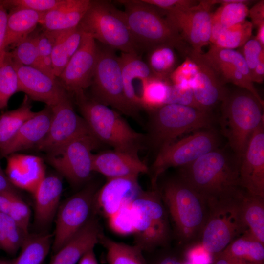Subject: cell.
<instances>
[{
    "mask_svg": "<svg viewBox=\"0 0 264 264\" xmlns=\"http://www.w3.org/2000/svg\"><path fill=\"white\" fill-rule=\"evenodd\" d=\"M243 191L240 188L232 195L207 203L208 215L200 244L209 254L220 253L248 230L241 210Z\"/></svg>",
    "mask_w": 264,
    "mask_h": 264,
    "instance_id": "cell-8",
    "label": "cell"
},
{
    "mask_svg": "<svg viewBox=\"0 0 264 264\" xmlns=\"http://www.w3.org/2000/svg\"><path fill=\"white\" fill-rule=\"evenodd\" d=\"M242 47V54L251 74L258 65L261 57L264 55V47L255 37H251Z\"/></svg>",
    "mask_w": 264,
    "mask_h": 264,
    "instance_id": "cell-49",
    "label": "cell"
},
{
    "mask_svg": "<svg viewBox=\"0 0 264 264\" xmlns=\"http://www.w3.org/2000/svg\"><path fill=\"white\" fill-rule=\"evenodd\" d=\"M108 218L110 228L117 234L126 236L134 234V221L131 204L123 207Z\"/></svg>",
    "mask_w": 264,
    "mask_h": 264,
    "instance_id": "cell-44",
    "label": "cell"
},
{
    "mask_svg": "<svg viewBox=\"0 0 264 264\" xmlns=\"http://www.w3.org/2000/svg\"><path fill=\"white\" fill-rule=\"evenodd\" d=\"M253 24L246 20L237 24L222 29L212 43L218 47L234 49L242 46L251 37Z\"/></svg>",
    "mask_w": 264,
    "mask_h": 264,
    "instance_id": "cell-38",
    "label": "cell"
},
{
    "mask_svg": "<svg viewBox=\"0 0 264 264\" xmlns=\"http://www.w3.org/2000/svg\"><path fill=\"white\" fill-rule=\"evenodd\" d=\"M91 0H64L54 9L43 14L40 24L44 29L57 32L77 27Z\"/></svg>",
    "mask_w": 264,
    "mask_h": 264,
    "instance_id": "cell-27",
    "label": "cell"
},
{
    "mask_svg": "<svg viewBox=\"0 0 264 264\" xmlns=\"http://www.w3.org/2000/svg\"><path fill=\"white\" fill-rule=\"evenodd\" d=\"M180 104L201 109L194 98L190 86L170 84L165 102V104Z\"/></svg>",
    "mask_w": 264,
    "mask_h": 264,
    "instance_id": "cell-46",
    "label": "cell"
},
{
    "mask_svg": "<svg viewBox=\"0 0 264 264\" xmlns=\"http://www.w3.org/2000/svg\"><path fill=\"white\" fill-rule=\"evenodd\" d=\"M51 108L49 129L45 138L36 147L38 150L47 153L77 138L92 134L83 118L74 110L68 93Z\"/></svg>",
    "mask_w": 264,
    "mask_h": 264,
    "instance_id": "cell-15",
    "label": "cell"
},
{
    "mask_svg": "<svg viewBox=\"0 0 264 264\" xmlns=\"http://www.w3.org/2000/svg\"><path fill=\"white\" fill-rule=\"evenodd\" d=\"M211 7L207 0H200L197 5L189 8L163 11L184 41L195 52L202 53V48L210 43Z\"/></svg>",
    "mask_w": 264,
    "mask_h": 264,
    "instance_id": "cell-14",
    "label": "cell"
},
{
    "mask_svg": "<svg viewBox=\"0 0 264 264\" xmlns=\"http://www.w3.org/2000/svg\"><path fill=\"white\" fill-rule=\"evenodd\" d=\"M221 102V132L240 160L252 133L264 122V103L241 88L228 91Z\"/></svg>",
    "mask_w": 264,
    "mask_h": 264,
    "instance_id": "cell-5",
    "label": "cell"
},
{
    "mask_svg": "<svg viewBox=\"0 0 264 264\" xmlns=\"http://www.w3.org/2000/svg\"><path fill=\"white\" fill-rule=\"evenodd\" d=\"M12 62L18 77L19 92L25 93L29 99L51 107L68 94L57 78L52 77L36 68Z\"/></svg>",
    "mask_w": 264,
    "mask_h": 264,
    "instance_id": "cell-19",
    "label": "cell"
},
{
    "mask_svg": "<svg viewBox=\"0 0 264 264\" xmlns=\"http://www.w3.org/2000/svg\"><path fill=\"white\" fill-rule=\"evenodd\" d=\"M157 188L180 238L188 241L201 233L208 215L203 197L179 176L166 180Z\"/></svg>",
    "mask_w": 264,
    "mask_h": 264,
    "instance_id": "cell-6",
    "label": "cell"
},
{
    "mask_svg": "<svg viewBox=\"0 0 264 264\" xmlns=\"http://www.w3.org/2000/svg\"><path fill=\"white\" fill-rule=\"evenodd\" d=\"M257 28V34L255 38L261 45L264 47V24L260 25Z\"/></svg>",
    "mask_w": 264,
    "mask_h": 264,
    "instance_id": "cell-59",
    "label": "cell"
},
{
    "mask_svg": "<svg viewBox=\"0 0 264 264\" xmlns=\"http://www.w3.org/2000/svg\"><path fill=\"white\" fill-rule=\"evenodd\" d=\"M9 190H14V186L9 181L0 164V192Z\"/></svg>",
    "mask_w": 264,
    "mask_h": 264,
    "instance_id": "cell-58",
    "label": "cell"
},
{
    "mask_svg": "<svg viewBox=\"0 0 264 264\" xmlns=\"http://www.w3.org/2000/svg\"><path fill=\"white\" fill-rule=\"evenodd\" d=\"M90 185L66 199L59 207L52 249L57 252L90 219L96 193Z\"/></svg>",
    "mask_w": 264,
    "mask_h": 264,
    "instance_id": "cell-13",
    "label": "cell"
},
{
    "mask_svg": "<svg viewBox=\"0 0 264 264\" xmlns=\"http://www.w3.org/2000/svg\"><path fill=\"white\" fill-rule=\"evenodd\" d=\"M54 33L52 64L53 74L58 78L79 47L83 31L78 26L71 30Z\"/></svg>",
    "mask_w": 264,
    "mask_h": 264,
    "instance_id": "cell-31",
    "label": "cell"
},
{
    "mask_svg": "<svg viewBox=\"0 0 264 264\" xmlns=\"http://www.w3.org/2000/svg\"><path fill=\"white\" fill-rule=\"evenodd\" d=\"M55 33L44 29L36 33V42L43 71L52 77H55L52 64V53L55 42Z\"/></svg>",
    "mask_w": 264,
    "mask_h": 264,
    "instance_id": "cell-43",
    "label": "cell"
},
{
    "mask_svg": "<svg viewBox=\"0 0 264 264\" xmlns=\"http://www.w3.org/2000/svg\"><path fill=\"white\" fill-rule=\"evenodd\" d=\"M19 92L18 75L8 53L0 65V111L7 107L13 95Z\"/></svg>",
    "mask_w": 264,
    "mask_h": 264,
    "instance_id": "cell-40",
    "label": "cell"
},
{
    "mask_svg": "<svg viewBox=\"0 0 264 264\" xmlns=\"http://www.w3.org/2000/svg\"><path fill=\"white\" fill-rule=\"evenodd\" d=\"M198 66L188 57L170 75L172 84L178 85L190 86V83L198 72Z\"/></svg>",
    "mask_w": 264,
    "mask_h": 264,
    "instance_id": "cell-47",
    "label": "cell"
},
{
    "mask_svg": "<svg viewBox=\"0 0 264 264\" xmlns=\"http://www.w3.org/2000/svg\"><path fill=\"white\" fill-rule=\"evenodd\" d=\"M154 264H184L176 256L166 255L158 259Z\"/></svg>",
    "mask_w": 264,
    "mask_h": 264,
    "instance_id": "cell-57",
    "label": "cell"
},
{
    "mask_svg": "<svg viewBox=\"0 0 264 264\" xmlns=\"http://www.w3.org/2000/svg\"><path fill=\"white\" fill-rule=\"evenodd\" d=\"M241 206L243 221L248 230L264 244V198L243 190Z\"/></svg>",
    "mask_w": 264,
    "mask_h": 264,
    "instance_id": "cell-33",
    "label": "cell"
},
{
    "mask_svg": "<svg viewBox=\"0 0 264 264\" xmlns=\"http://www.w3.org/2000/svg\"><path fill=\"white\" fill-rule=\"evenodd\" d=\"M202 53H197L191 49L186 56L194 61L198 68L190 86L194 98L199 107L211 111L213 107L222 101L228 91L204 59Z\"/></svg>",
    "mask_w": 264,
    "mask_h": 264,
    "instance_id": "cell-20",
    "label": "cell"
},
{
    "mask_svg": "<svg viewBox=\"0 0 264 264\" xmlns=\"http://www.w3.org/2000/svg\"><path fill=\"white\" fill-rule=\"evenodd\" d=\"M143 2L162 10L168 11L189 8L197 5L199 1L193 0H142Z\"/></svg>",
    "mask_w": 264,
    "mask_h": 264,
    "instance_id": "cell-50",
    "label": "cell"
},
{
    "mask_svg": "<svg viewBox=\"0 0 264 264\" xmlns=\"http://www.w3.org/2000/svg\"><path fill=\"white\" fill-rule=\"evenodd\" d=\"M43 14L25 8H11L7 18L5 48L15 46L33 32Z\"/></svg>",
    "mask_w": 264,
    "mask_h": 264,
    "instance_id": "cell-29",
    "label": "cell"
},
{
    "mask_svg": "<svg viewBox=\"0 0 264 264\" xmlns=\"http://www.w3.org/2000/svg\"><path fill=\"white\" fill-rule=\"evenodd\" d=\"M13 261H6L0 260V264H13Z\"/></svg>",
    "mask_w": 264,
    "mask_h": 264,
    "instance_id": "cell-60",
    "label": "cell"
},
{
    "mask_svg": "<svg viewBox=\"0 0 264 264\" xmlns=\"http://www.w3.org/2000/svg\"><path fill=\"white\" fill-rule=\"evenodd\" d=\"M93 172L108 179L120 177H138L140 174L149 173V168L139 157L115 150L93 154Z\"/></svg>",
    "mask_w": 264,
    "mask_h": 264,
    "instance_id": "cell-23",
    "label": "cell"
},
{
    "mask_svg": "<svg viewBox=\"0 0 264 264\" xmlns=\"http://www.w3.org/2000/svg\"><path fill=\"white\" fill-rule=\"evenodd\" d=\"M99 242L106 250L109 264H147L143 251L137 245L116 242L103 233L100 236Z\"/></svg>",
    "mask_w": 264,
    "mask_h": 264,
    "instance_id": "cell-35",
    "label": "cell"
},
{
    "mask_svg": "<svg viewBox=\"0 0 264 264\" xmlns=\"http://www.w3.org/2000/svg\"><path fill=\"white\" fill-rule=\"evenodd\" d=\"M12 60L18 64L39 69L44 72L36 42V33L32 32L8 52Z\"/></svg>",
    "mask_w": 264,
    "mask_h": 264,
    "instance_id": "cell-41",
    "label": "cell"
},
{
    "mask_svg": "<svg viewBox=\"0 0 264 264\" xmlns=\"http://www.w3.org/2000/svg\"><path fill=\"white\" fill-rule=\"evenodd\" d=\"M142 190L138 177L108 179L107 183L96 192L94 203L99 211L109 218L131 204Z\"/></svg>",
    "mask_w": 264,
    "mask_h": 264,
    "instance_id": "cell-21",
    "label": "cell"
},
{
    "mask_svg": "<svg viewBox=\"0 0 264 264\" xmlns=\"http://www.w3.org/2000/svg\"><path fill=\"white\" fill-rule=\"evenodd\" d=\"M92 98L117 111L135 119L138 112L128 102L124 92L119 57L108 46L98 47L97 62L92 81Z\"/></svg>",
    "mask_w": 264,
    "mask_h": 264,
    "instance_id": "cell-10",
    "label": "cell"
},
{
    "mask_svg": "<svg viewBox=\"0 0 264 264\" xmlns=\"http://www.w3.org/2000/svg\"><path fill=\"white\" fill-rule=\"evenodd\" d=\"M96 219L91 217L85 225L52 258L49 264H76L88 250L94 249L102 233Z\"/></svg>",
    "mask_w": 264,
    "mask_h": 264,
    "instance_id": "cell-26",
    "label": "cell"
},
{
    "mask_svg": "<svg viewBox=\"0 0 264 264\" xmlns=\"http://www.w3.org/2000/svg\"><path fill=\"white\" fill-rule=\"evenodd\" d=\"M79 27L112 49L138 54L141 49L130 30L124 11L116 8L110 1L91 0Z\"/></svg>",
    "mask_w": 264,
    "mask_h": 264,
    "instance_id": "cell-7",
    "label": "cell"
},
{
    "mask_svg": "<svg viewBox=\"0 0 264 264\" xmlns=\"http://www.w3.org/2000/svg\"><path fill=\"white\" fill-rule=\"evenodd\" d=\"M29 235L26 234L8 215L0 213V249L9 254H14L22 247Z\"/></svg>",
    "mask_w": 264,
    "mask_h": 264,
    "instance_id": "cell-37",
    "label": "cell"
},
{
    "mask_svg": "<svg viewBox=\"0 0 264 264\" xmlns=\"http://www.w3.org/2000/svg\"><path fill=\"white\" fill-rule=\"evenodd\" d=\"M7 157L5 174L13 186L34 194L45 176L44 161L41 157L14 153Z\"/></svg>",
    "mask_w": 264,
    "mask_h": 264,
    "instance_id": "cell-22",
    "label": "cell"
},
{
    "mask_svg": "<svg viewBox=\"0 0 264 264\" xmlns=\"http://www.w3.org/2000/svg\"><path fill=\"white\" fill-rule=\"evenodd\" d=\"M251 79L253 83H261L264 78V55H263L260 61L250 74Z\"/></svg>",
    "mask_w": 264,
    "mask_h": 264,
    "instance_id": "cell-54",
    "label": "cell"
},
{
    "mask_svg": "<svg viewBox=\"0 0 264 264\" xmlns=\"http://www.w3.org/2000/svg\"><path fill=\"white\" fill-rule=\"evenodd\" d=\"M202 55L223 85L231 83L249 91L264 103L251 81L249 70L242 53L212 44L209 50Z\"/></svg>",
    "mask_w": 264,
    "mask_h": 264,
    "instance_id": "cell-17",
    "label": "cell"
},
{
    "mask_svg": "<svg viewBox=\"0 0 264 264\" xmlns=\"http://www.w3.org/2000/svg\"><path fill=\"white\" fill-rule=\"evenodd\" d=\"M250 0H237L221 5L212 16V43L223 29L237 24L245 20L249 13L247 3Z\"/></svg>",
    "mask_w": 264,
    "mask_h": 264,
    "instance_id": "cell-34",
    "label": "cell"
},
{
    "mask_svg": "<svg viewBox=\"0 0 264 264\" xmlns=\"http://www.w3.org/2000/svg\"><path fill=\"white\" fill-rule=\"evenodd\" d=\"M176 63L174 48L162 46L150 50L147 64L155 76L165 79L173 72Z\"/></svg>",
    "mask_w": 264,
    "mask_h": 264,
    "instance_id": "cell-42",
    "label": "cell"
},
{
    "mask_svg": "<svg viewBox=\"0 0 264 264\" xmlns=\"http://www.w3.org/2000/svg\"><path fill=\"white\" fill-rule=\"evenodd\" d=\"M35 113L32 110L29 98L25 95L19 107L0 115V150L12 140L22 125Z\"/></svg>",
    "mask_w": 264,
    "mask_h": 264,
    "instance_id": "cell-32",
    "label": "cell"
},
{
    "mask_svg": "<svg viewBox=\"0 0 264 264\" xmlns=\"http://www.w3.org/2000/svg\"><path fill=\"white\" fill-rule=\"evenodd\" d=\"M219 144L217 133L209 128L197 131L161 149L149 169L153 188L157 186L159 176L168 169L187 165L218 148Z\"/></svg>",
    "mask_w": 264,
    "mask_h": 264,
    "instance_id": "cell-11",
    "label": "cell"
},
{
    "mask_svg": "<svg viewBox=\"0 0 264 264\" xmlns=\"http://www.w3.org/2000/svg\"><path fill=\"white\" fill-rule=\"evenodd\" d=\"M148 112L146 145L158 152L183 134L211 128L214 122L211 111L180 104H167Z\"/></svg>",
    "mask_w": 264,
    "mask_h": 264,
    "instance_id": "cell-4",
    "label": "cell"
},
{
    "mask_svg": "<svg viewBox=\"0 0 264 264\" xmlns=\"http://www.w3.org/2000/svg\"><path fill=\"white\" fill-rule=\"evenodd\" d=\"M18 196L15 190L0 192V213L8 214L12 203Z\"/></svg>",
    "mask_w": 264,
    "mask_h": 264,
    "instance_id": "cell-52",
    "label": "cell"
},
{
    "mask_svg": "<svg viewBox=\"0 0 264 264\" xmlns=\"http://www.w3.org/2000/svg\"><path fill=\"white\" fill-rule=\"evenodd\" d=\"M131 207L134 221V245L143 251L167 245L170 236L168 212L157 187L142 190Z\"/></svg>",
    "mask_w": 264,
    "mask_h": 264,
    "instance_id": "cell-9",
    "label": "cell"
},
{
    "mask_svg": "<svg viewBox=\"0 0 264 264\" xmlns=\"http://www.w3.org/2000/svg\"><path fill=\"white\" fill-rule=\"evenodd\" d=\"M52 118L50 107L46 106L43 110L28 119L21 127L12 140L0 150L2 156L32 147H36L46 135Z\"/></svg>",
    "mask_w": 264,
    "mask_h": 264,
    "instance_id": "cell-24",
    "label": "cell"
},
{
    "mask_svg": "<svg viewBox=\"0 0 264 264\" xmlns=\"http://www.w3.org/2000/svg\"><path fill=\"white\" fill-rule=\"evenodd\" d=\"M240 160L218 148L180 167L179 176L206 200L229 197L239 186Z\"/></svg>",
    "mask_w": 264,
    "mask_h": 264,
    "instance_id": "cell-1",
    "label": "cell"
},
{
    "mask_svg": "<svg viewBox=\"0 0 264 264\" xmlns=\"http://www.w3.org/2000/svg\"><path fill=\"white\" fill-rule=\"evenodd\" d=\"M221 253L243 264H264V244L248 230L234 240Z\"/></svg>",
    "mask_w": 264,
    "mask_h": 264,
    "instance_id": "cell-30",
    "label": "cell"
},
{
    "mask_svg": "<svg viewBox=\"0 0 264 264\" xmlns=\"http://www.w3.org/2000/svg\"><path fill=\"white\" fill-rule=\"evenodd\" d=\"M100 143L92 134L84 135L47 153L46 159L72 184L80 185L93 172L92 152Z\"/></svg>",
    "mask_w": 264,
    "mask_h": 264,
    "instance_id": "cell-12",
    "label": "cell"
},
{
    "mask_svg": "<svg viewBox=\"0 0 264 264\" xmlns=\"http://www.w3.org/2000/svg\"><path fill=\"white\" fill-rule=\"evenodd\" d=\"M119 59L126 97L139 111L141 109L140 97L143 86L149 79L156 76L138 54L121 52Z\"/></svg>",
    "mask_w": 264,
    "mask_h": 264,
    "instance_id": "cell-25",
    "label": "cell"
},
{
    "mask_svg": "<svg viewBox=\"0 0 264 264\" xmlns=\"http://www.w3.org/2000/svg\"><path fill=\"white\" fill-rule=\"evenodd\" d=\"M239 186L264 198V122L253 132L240 159Z\"/></svg>",
    "mask_w": 264,
    "mask_h": 264,
    "instance_id": "cell-18",
    "label": "cell"
},
{
    "mask_svg": "<svg viewBox=\"0 0 264 264\" xmlns=\"http://www.w3.org/2000/svg\"><path fill=\"white\" fill-rule=\"evenodd\" d=\"M210 264H243L223 254L220 253L214 256Z\"/></svg>",
    "mask_w": 264,
    "mask_h": 264,
    "instance_id": "cell-55",
    "label": "cell"
},
{
    "mask_svg": "<svg viewBox=\"0 0 264 264\" xmlns=\"http://www.w3.org/2000/svg\"><path fill=\"white\" fill-rule=\"evenodd\" d=\"M8 215L27 235L31 216V211L27 204L18 196L12 203Z\"/></svg>",
    "mask_w": 264,
    "mask_h": 264,
    "instance_id": "cell-48",
    "label": "cell"
},
{
    "mask_svg": "<svg viewBox=\"0 0 264 264\" xmlns=\"http://www.w3.org/2000/svg\"><path fill=\"white\" fill-rule=\"evenodd\" d=\"M124 11L130 30L140 48L150 50L159 46L176 48L186 56L192 49L177 30L156 7L142 0H117Z\"/></svg>",
    "mask_w": 264,
    "mask_h": 264,
    "instance_id": "cell-3",
    "label": "cell"
},
{
    "mask_svg": "<svg viewBox=\"0 0 264 264\" xmlns=\"http://www.w3.org/2000/svg\"><path fill=\"white\" fill-rule=\"evenodd\" d=\"M62 190V181L57 176H45L42 181L33 195L37 224L45 226L51 221L58 208Z\"/></svg>",
    "mask_w": 264,
    "mask_h": 264,
    "instance_id": "cell-28",
    "label": "cell"
},
{
    "mask_svg": "<svg viewBox=\"0 0 264 264\" xmlns=\"http://www.w3.org/2000/svg\"><path fill=\"white\" fill-rule=\"evenodd\" d=\"M97 55L96 41L83 32L79 47L58 77L66 91L74 93L91 86Z\"/></svg>",
    "mask_w": 264,
    "mask_h": 264,
    "instance_id": "cell-16",
    "label": "cell"
},
{
    "mask_svg": "<svg viewBox=\"0 0 264 264\" xmlns=\"http://www.w3.org/2000/svg\"><path fill=\"white\" fill-rule=\"evenodd\" d=\"M51 238L49 234L29 235L13 264H42L49 251Z\"/></svg>",
    "mask_w": 264,
    "mask_h": 264,
    "instance_id": "cell-36",
    "label": "cell"
},
{
    "mask_svg": "<svg viewBox=\"0 0 264 264\" xmlns=\"http://www.w3.org/2000/svg\"><path fill=\"white\" fill-rule=\"evenodd\" d=\"M78 264H98L93 249L85 253L78 261Z\"/></svg>",
    "mask_w": 264,
    "mask_h": 264,
    "instance_id": "cell-56",
    "label": "cell"
},
{
    "mask_svg": "<svg viewBox=\"0 0 264 264\" xmlns=\"http://www.w3.org/2000/svg\"><path fill=\"white\" fill-rule=\"evenodd\" d=\"M7 15L6 8L0 0V65L6 54L4 43Z\"/></svg>",
    "mask_w": 264,
    "mask_h": 264,
    "instance_id": "cell-51",
    "label": "cell"
},
{
    "mask_svg": "<svg viewBox=\"0 0 264 264\" xmlns=\"http://www.w3.org/2000/svg\"><path fill=\"white\" fill-rule=\"evenodd\" d=\"M74 94L82 117L98 141L139 157V151L146 145L144 135L132 129L119 112L87 97L84 91Z\"/></svg>",
    "mask_w": 264,
    "mask_h": 264,
    "instance_id": "cell-2",
    "label": "cell"
},
{
    "mask_svg": "<svg viewBox=\"0 0 264 264\" xmlns=\"http://www.w3.org/2000/svg\"><path fill=\"white\" fill-rule=\"evenodd\" d=\"M64 0H0L6 8L19 7L44 13L54 9Z\"/></svg>",
    "mask_w": 264,
    "mask_h": 264,
    "instance_id": "cell-45",
    "label": "cell"
},
{
    "mask_svg": "<svg viewBox=\"0 0 264 264\" xmlns=\"http://www.w3.org/2000/svg\"><path fill=\"white\" fill-rule=\"evenodd\" d=\"M252 20L251 23L253 25L256 27L264 24V1L260 0L254 5L249 13Z\"/></svg>",
    "mask_w": 264,
    "mask_h": 264,
    "instance_id": "cell-53",
    "label": "cell"
},
{
    "mask_svg": "<svg viewBox=\"0 0 264 264\" xmlns=\"http://www.w3.org/2000/svg\"><path fill=\"white\" fill-rule=\"evenodd\" d=\"M170 84L164 79L153 77L143 86L140 97L141 109L149 111L165 104Z\"/></svg>",
    "mask_w": 264,
    "mask_h": 264,
    "instance_id": "cell-39",
    "label": "cell"
}]
</instances>
